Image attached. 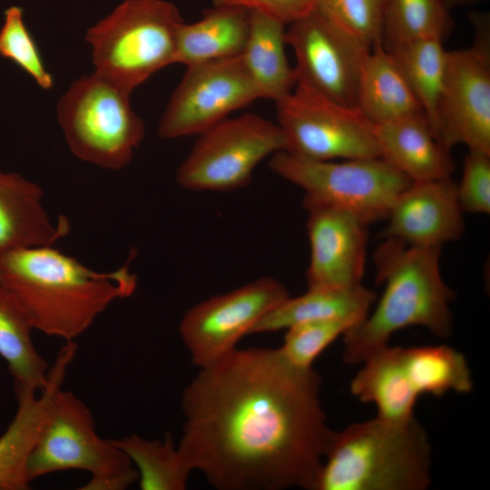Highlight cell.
<instances>
[{
	"label": "cell",
	"instance_id": "obj_1",
	"mask_svg": "<svg viewBox=\"0 0 490 490\" xmlns=\"http://www.w3.org/2000/svg\"><path fill=\"white\" fill-rule=\"evenodd\" d=\"M320 387L278 348H236L182 393V462L219 490H314L335 435Z\"/></svg>",
	"mask_w": 490,
	"mask_h": 490
},
{
	"label": "cell",
	"instance_id": "obj_2",
	"mask_svg": "<svg viewBox=\"0 0 490 490\" xmlns=\"http://www.w3.org/2000/svg\"><path fill=\"white\" fill-rule=\"evenodd\" d=\"M137 285L129 263L96 271L53 245L14 250L0 258V287L34 329L74 341L113 301Z\"/></svg>",
	"mask_w": 490,
	"mask_h": 490
},
{
	"label": "cell",
	"instance_id": "obj_3",
	"mask_svg": "<svg viewBox=\"0 0 490 490\" xmlns=\"http://www.w3.org/2000/svg\"><path fill=\"white\" fill-rule=\"evenodd\" d=\"M441 250L385 239L374 257L377 282L385 289L375 309L344 333L345 363L361 364L408 327H424L440 338L451 335L455 293L440 272Z\"/></svg>",
	"mask_w": 490,
	"mask_h": 490
},
{
	"label": "cell",
	"instance_id": "obj_4",
	"mask_svg": "<svg viewBox=\"0 0 490 490\" xmlns=\"http://www.w3.org/2000/svg\"><path fill=\"white\" fill-rule=\"evenodd\" d=\"M431 482V446L414 417L376 416L335 432L314 490H424Z\"/></svg>",
	"mask_w": 490,
	"mask_h": 490
},
{
	"label": "cell",
	"instance_id": "obj_5",
	"mask_svg": "<svg viewBox=\"0 0 490 490\" xmlns=\"http://www.w3.org/2000/svg\"><path fill=\"white\" fill-rule=\"evenodd\" d=\"M183 19L165 0H124L91 26L94 73L132 93L161 69L175 64Z\"/></svg>",
	"mask_w": 490,
	"mask_h": 490
},
{
	"label": "cell",
	"instance_id": "obj_6",
	"mask_svg": "<svg viewBox=\"0 0 490 490\" xmlns=\"http://www.w3.org/2000/svg\"><path fill=\"white\" fill-rule=\"evenodd\" d=\"M77 469L91 475L83 490H122L138 480L128 456L113 440L100 437L89 407L59 387L27 463L30 483L45 475Z\"/></svg>",
	"mask_w": 490,
	"mask_h": 490
},
{
	"label": "cell",
	"instance_id": "obj_7",
	"mask_svg": "<svg viewBox=\"0 0 490 490\" xmlns=\"http://www.w3.org/2000/svg\"><path fill=\"white\" fill-rule=\"evenodd\" d=\"M130 94L96 73L71 84L59 100L57 116L76 157L109 170L130 163L145 134Z\"/></svg>",
	"mask_w": 490,
	"mask_h": 490
},
{
	"label": "cell",
	"instance_id": "obj_8",
	"mask_svg": "<svg viewBox=\"0 0 490 490\" xmlns=\"http://www.w3.org/2000/svg\"><path fill=\"white\" fill-rule=\"evenodd\" d=\"M270 168L301 188L303 201L347 211L368 224L387 219L397 198L411 183L382 158L319 161L279 151L271 156Z\"/></svg>",
	"mask_w": 490,
	"mask_h": 490
},
{
	"label": "cell",
	"instance_id": "obj_9",
	"mask_svg": "<svg viewBox=\"0 0 490 490\" xmlns=\"http://www.w3.org/2000/svg\"><path fill=\"white\" fill-rule=\"evenodd\" d=\"M284 150L278 123L254 113L226 118L198 134L176 181L190 191L237 190L250 182L260 162Z\"/></svg>",
	"mask_w": 490,
	"mask_h": 490
},
{
	"label": "cell",
	"instance_id": "obj_10",
	"mask_svg": "<svg viewBox=\"0 0 490 490\" xmlns=\"http://www.w3.org/2000/svg\"><path fill=\"white\" fill-rule=\"evenodd\" d=\"M276 104L284 151L319 161L380 158L374 123L358 107L299 83Z\"/></svg>",
	"mask_w": 490,
	"mask_h": 490
},
{
	"label": "cell",
	"instance_id": "obj_11",
	"mask_svg": "<svg viewBox=\"0 0 490 490\" xmlns=\"http://www.w3.org/2000/svg\"><path fill=\"white\" fill-rule=\"evenodd\" d=\"M474 44L448 51L447 68L438 107L439 137L448 147L490 153V30L486 14L470 16Z\"/></svg>",
	"mask_w": 490,
	"mask_h": 490
},
{
	"label": "cell",
	"instance_id": "obj_12",
	"mask_svg": "<svg viewBox=\"0 0 490 490\" xmlns=\"http://www.w3.org/2000/svg\"><path fill=\"white\" fill-rule=\"evenodd\" d=\"M289 297L281 282L262 277L191 308L179 333L192 363L203 368L235 349L242 337Z\"/></svg>",
	"mask_w": 490,
	"mask_h": 490
},
{
	"label": "cell",
	"instance_id": "obj_13",
	"mask_svg": "<svg viewBox=\"0 0 490 490\" xmlns=\"http://www.w3.org/2000/svg\"><path fill=\"white\" fill-rule=\"evenodd\" d=\"M260 99L240 55L187 66L158 126L164 139L200 134Z\"/></svg>",
	"mask_w": 490,
	"mask_h": 490
},
{
	"label": "cell",
	"instance_id": "obj_14",
	"mask_svg": "<svg viewBox=\"0 0 490 490\" xmlns=\"http://www.w3.org/2000/svg\"><path fill=\"white\" fill-rule=\"evenodd\" d=\"M297 83L342 104L356 106L363 61L371 47L345 33L316 9L289 24Z\"/></svg>",
	"mask_w": 490,
	"mask_h": 490
},
{
	"label": "cell",
	"instance_id": "obj_15",
	"mask_svg": "<svg viewBox=\"0 0 490 490\" xmlns=\"http://www.w3.org/2000/svg\"><path fill=\"white\" fill-rule=\"evenodd\" d=\"M310 247L309 289H346L362 284L368 222L335 207L303 201Z\"/></svg>",
	"mask_w": 490,
	"mask_h": 490
},
{
	"label": "cell",
	"instance_id": "obj_16",
	"mask_svg": "<svg viewBox=\"0 0 490 490\" xmlns=\"http://www.w3.org/2000/svg\"><path fill=\"white\" fill-rule=\"evenodd\" d=\"M463 212L451 177L411 181L392 205L382 235L413 246H442L464 233Z\"/></svg>",
	"mask_w": 490,
	"mask_h": 490
},
{
	"label": "cell",
	"instance_id": "obj_17",
	"mask_svg": "<svg viewBox=\"0 0 490 490\" xmlns=\"http://www.w3.org/2000/svg\"><path fill=\"white\" fill-rule=\"evenodd\" d=\"M43 196L35 182L0 170V258L20 249L54 245L69 233V220L61 216L54 223Z\"/></svg>",
	"mask_w": 490,
	"mask_h": 490
},
{
	"label": "cell",
	"instance_id": "obj_18",
	"mask_svg": "<svg viewBox=\"0 0 490 490\" xmlns=\"http://www.w3.org/2000/svg\"><path fill=\"white\" fill-rule=\"evenodd\" d=\"M380 158L411 181L451 177L450 147L436 135L423 113L374 124Z\"/></svg>",
	"mask_w": 490,
	"mask_h": 490
},
{
	"label": "cell",
	"instance_id": "obj_19",
	"mask_svg": "<svg viewBox=\"0 0 490 490\" xmlns=\"http://www.w3.org/2000/svg\"><path fill=\"white\" fill-rule=\"evenodd\" d=\"M356 107L374 124L423 113L397 63L381 42L371 47L363 61Z\"/></svg>",
	"mask_w": 490,
	"mask_h": 490
},
{
	"label": "cell",
	"instance_id": "obj_20",
	"mask_svg": "<svg viewBox=\"0 0 490 490\" xmlns=\"http://www.w3.org/2000/svg\"><path fill=\"white\" fill-rule=\"evenodd\" d=\"M250 19V12L241 7L213 5L201 19L181 26L175 64L187 67L240 55Z\"/></svg>",
	"mask_w": 490,
	"mask_h": 490
},
{
	"label": "cell",
	"instance_id": "obj_21",
	"mask_svg": "<svg viewBox=\"0 0 490 490\" xmlns=\"http://www.w3.org/2000/svg\"><path fill=\"white\" fill-rule=\"evenodd\" d=\"M377 295L362 284L346 289H308L300 296H290L265 315L250 334L274 332L294 325L343 319L354 324L370 311Z\"/></svg>",
	"mask_w": 490,
	"mask_h": 490
},
{
	"label": "cell",
	"instance_id": "obj_22",
	"mask_svg": "<svg viewBox=\"0 0 490 490\" xmlns=\"http://www.w3.org/2000/svg\"><path fill=\"white\" fill-rule=\"evenodd\" d=\"M285 25L265 15L250 12L249 34L240 59L260 99L277 102L297 83L295 68L286 55Z\"/></svg>",
	"mask_w": 490,
	"mask_h": 490
},
{
	"label": "cell",
	"instance_id": "obj_23",
	"mask_svg": "<svg viewBox=\"0 0 490 490\" xmlns=\"http://www.w3.org/2000/svg\"><path fill=\"white\" fill-rule=\"evenodd\" d=\"M350 383L351 393L361 402L373 403L377 416L403 423L414 418L417 397L404 377L398 347L388 345L372 354Z\"/></svg>",
	"mask_w": 490,
	"mask_h": 490
},
{
	"label": "cell",
	"instance_id": "obj_24",
	"mask_svg": "<svg viewBox=\"0 0 490 490\" xmlns=\"http://www.w3.org/2000/svg\"><path fill=\"white\" fill-rule=\"evenodd\" d=\"M398 353L407 382L417 397H441L449 391L465 394L473 388L466 357L451 347H398Z\"/></svg>",
	"mask_w": 490,
	"mask_h": 490
},
{
	"label": "cell",
	"instance_id": "obj_25",
	"mask_svg": "<svg viewBox=\"0 0 490 490\" xmlns=\"http://www.w3.org/2000/svg\"><path fill=\"white\" fill-rule=\"evenodd\" d=\"M387 50L397 63L418 100L423 113L440 140L438 107L448 58V51L444 48L443 40L418 39Z\"/></svg>",
	"mask_w": 490,
	"mask_h": 490
},
{
	"label": "cell",
	"instance_id": "obj_26",
	"mask_svg": "<svg viewBox=\"0 0 490 490\" xmlns=\"http://www.w3.org/2000/svg\"><path fill=\"white\" fill-rule=\"evenodd\" d=\"M33 329L16 302L0 287V357L15 387L42 391L48 383L50 368L33 343Z\"/></svg>",
	"mask_w": 490,
	"mask_h": 490
},
{
	"label": "cell",
	"instance_id": "obj_27",
	"mask_svg": "<svg viewBox=\"0 0 490 490\" xmlns=\"http://www.w3.org/2000/svg\"><path fill=\"white\" fill-rule=\"evenodd\" d=\"M138 472L142 490H183L191 470L184 465L172 437L149 440L137 435L113 439Z\"/></svg>",
	"mask_w": 490,
	"mask_h": 490
},
{
	"label": "cell",
	"instance_id": "obj_28",
	"mask_svg": "<svg viewBox=\"0 0 490 490\" xmlns=\"http://www.w3.org/2000/svg\"><path fill=\"white\" fill-rule=\"evenodd\" d=\"M444 0H385L382 44L392 48L404 43L444 39L452 19Z\"/></svg>",
	"mask_w": 490,
	"mask_h": 490
},
{
	"label": "cell",
	"instance_id": "obj_29",
	"mask_svg": "<svg viewBox=\"0 0 490 490\" xmlns=\"http://www.w3.org/2000/svg\"><path fill=\"white\" fill-rule=\"evenodd\" d=\"M0 56L12 61L43 90L53 88V75L45 67L39 47L24 20V10L12 5L4 12L0 28Z\"/></svg>",
	"mask_w": 490,
	"mask_h": 490
},
{
	"label": "cell",
	"instance_id": "obj_30",
	"mask_svg": "<svg viewBox=\"0 0 490 490\" xmlns=\"http://www.w3.org/2000/svg\"><path fill=\"white\" fill-rule=\"evenodd\" d=\"M385 0H318L316 10L334 25L372 47L382 41Z\"/></svg>",
	"mask_w": 490,
	"mask_h": 490
},
{
	"label": "cell",
	"instance_id": "obj_31",
	"mask_svg": "<svg viewBox=\"0 0 490 490\" xmlns=\"http://www.w3.org/2000/svg\"><path fill=\"white\" fill-rule=\"evenodd\" d=\"M355 324L343 319L303 322L287 328L279 353L291 365L311 368L315 360Z\"/></svg>",
	"mask_w": 490,
	"mask_h": 490
},
{
	"label": "cell",
	"instance_id": "obj_32",
	"mask_svg": "<svg viewBox=\"0 0 490 490\" xmlns=\"http://www.w3.org/2000/svg\"><path fill=\"white\" fill-rule=\"evenodd\" d=\"M34 447L30 429L22 422L11 421L0 436V490H26L27 462Z\"/></svg>",
	"mask_w": 490,
	"mask_h": 490
},
{
	"label": "cell",
	"instance_id": "obj_33",
	"mask_svg": "<svg viewBox=\"0 0 490 490\" xmlns=\"http://www.w3.org/2000/svg\"><path fill=\"white\" fill-rule=\"evenodd\" d=\"M456 193L463 211L490 212V153L468 150Z\"/></svg>",
	"mask_w": 490,
	"mask_h": 490
},
{
	"label": "cell",
	"instance_id": "obj_34",
	"mask_svg": "<svg viewBox=\"0 0 490 490\" xmlns=\"http://www.w3.org/2000/svg\"><path fill=\"white\" fill-rule=\"evenodd\" d=\"M318 0H212L213 5H232L257 12L290 24L316 9Z\"/></svg>",
	"mask_w": 490,
	"mask_h": 490
},
{
	"label": "cell",
	"instance_id": "obj_35",
	"mask_svg": "<svg viewBox=\"0 0 490 490\" xmlns=\"http://www.w3.org/2000/svg\"><path fill=\"white\" fill-rule=\"evenodd\" d=\"M477 1H480V0H444V2L446 3V6L449 9L455 6L466 5L472 4Z\"/></svg>",
	"mask_w": 490,
	"mask_h": 490
}]
</instances>
